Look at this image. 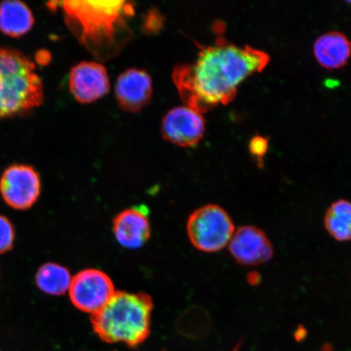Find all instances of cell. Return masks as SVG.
<instances>
[{
    "label": "cell",
    "instance_id": "7c38bea8",
    "mask_svg": "<svg viewBox=\"0 0 351 351\" xmlns=\"http://www.w3.org/2000/svg\"><path fill=\"white\" fill-rule=\"evenodd\" d=\"M115 91L117 102L123 110L130 112H138L150 103L152 78L141 69L126 70L118 77Z\"/></svg>",
    "mask_w": 351,
    "mask_h": 351
},
{
    "label": "cell",
    "instance_id": "ac0fdd59",
    "mask_svg": "<svg viewBox=\"0 0 351 351\" xmlns=\"http://www.w3.org/2000/svg\"><path fill=\"white\" fill-rule=\"evenodd\" d=\"M267 148H269V141L267 138L261 135H256L249 143V151L256 160L258 167L263 165V158L266 156Z\"/></svg>",
    "mask_w": 351,
    "mask_h": 351
},
{
    "label": "cell",
    "instance_id": "30bf717a",
    "mask_svg": "<svg viewBox=\"0 0 351 351\" xmlns=\"http://www.w3.org/2000/svg\"><path fill=\"white\" fill-rule=\"evenodd\" d=\"M69 88L79 103L90 104L104 97L110 89L107 70L97 62H82L70 72Z\"/></svg>",
    "mask_w": 351,
    "mask_h": 351
},
{
    "label": "cell",
    "instance_id": "ba28073f",
    "mask_svg": "<svg viewBox=\"0 0 351 351\" xmlns=\"http://www.w3.org/2000/svg\"><path fill=\"white\" fill-rule=\"evenodd\" d=\"M204 132L203 114L186 106L170 110L162 122L164 138L182 147L196 146L203 138Z\"/></svg>",
    "mask_w": 351,
    "mask_h": 351
},
{
    "label": "cell",
    "instance_id": "277c9868",
    "mask_svg": "<svg viewBox=\"0 0 351 351\" xmlns=\"http://www.w3.org/2000/svg\"><path fill=\"white\" fill-rule=\"evenodd\" d=\"M43 100V82L32 61L19 51L0 48V117L27 111Z\"/></svg>",
    "mask_w": 351,
    "mask_h": 351
},
{
    "label": "cell",
    "instance_id": "5b68a950",
    "mask_svg": "<svg viewBox=\"0 0 351 351\" xmlns=\"http://www.w3.org/2000/svg\"><path fill=\"white\" fill-rule=\"evenodd\" d=\"M187 234L200 252L214 253L229 245L235 228L229 213L217 204H208L193 213L188 219Z\"/></svg>",
    "mask_w": 351,
    "mask_h": 351
},
{
    "label": "cell",
    "instance_id": "d6986e66",
    "mask_svg": "<svg viewBox=\"0 0 351 351\" xmlns=\"http://www.w3.org/2000/svg\"><path fill=\"white\" fill-rule=\"evenodd\" d=\"M261 276L257 274H254L252 278H249L250 282H252V284L256 285L258 282H260Z\"/></svg>",
    "mask_w": 351,
    "mask_h": 351
},
{
    "label": "cell",
    "instance_id": "e0dca14e",
    "mask_svg": "<svg viewBox=\"0 0 351 351\" xmlns=\"http://www.w3.org/2000/svg\"><path fill=\"white\" fill-rule=\"evenodd\" d=\"M14 241L15 230L10 219L0 215V254L11 251Z\"/></svg>",
    "mask_w": 351,
    "mask_h": 351
},
{
    "label": "cell",
    "instance_id": "8992f818",
    "mask_svg": "<svg viewBox=\"0 0 351 351\" xmlns=\"http://www.w3.org/2000/svg\"><path fill=\"white\" fill-rule=\"evenodd\" d=\"M69 293L76 308L92 315L106 305L116 291L112 280L104 271L87 269L73 276Z\"/></svg>",
    "mask_w": 351,
    "mask_h": 351
},
{
    "label": "cell",
    "instance_id": "5bb4252c",
    "mask_svg": "<svg viewBox=\"0 0 351 351\" xmlns=\"http://www.w3.org/2000/svg\"><path fill=\"white\" fill-rule=\"evenodd\" d=\"M34 16L26 4L21 1L0 3V32L19 38L28 33L34 25Z\"/></svg>",
    "mask_w": 351,
    "mask_h": 351
},
{
    "label": "cell",
    "instance_id": "3957f363",
    "mask_svg": "<svg viewBox=\"0 0 351 351\" xmlns=\"http://www.w3.org/2000/svg\"><path fill=\"white\" fill-rule=\"evenodd\" d=\"M153 301L146 293L117 291L90 317L92 329L108 344L137 348L151 335Z\"/></svg>",
    "mask_w": 351,
    "mask_h": 351
},
{
    "label": "cell",
    "instance_id": "9a60e30c",
    "mask_svg": "<svg viewBox=\"0 0 351 351\" xmlns=\"http://www.w3.org/2000/svg\"><path fill=\"white\" fill-rule=\"evenodd\" d=\"M72 276L67 267L56 263H47L39 267L35 282L43 293L60 296L69 291Z\"/></svg>",
    "mask_w": 351,
    "mask_h": 351
},
{
    "label": "cell",
    "instance_id": "8fae6325",
    "mask_svg": "<svg viewBox=\"0 0 351 351\" xmlns=\"http://www.w3.org/2000/svg\"><path fill=\"white\" fill-rule=\"evenodd\" d=\"M148 214V209L142 205L117 215L113 219V234L121 247L134 250L147 243L152 232Z\"/></svg>",
    "mask_w": 351,
    "mask_h": 351
},
{
    "label": "cell",
    "instance_id": "7a4b0ae2",
    "mask_svg": "<svg viewBox=\"0 0 351 351\" xmlns=\"http://www.w3.org/2000/svg\"><path fill=\"white\" fill-rule=\"evenodd\" d=\"M59 4L73 33L95 58H112L130 40L129 21L134 12L131 3L72 0Z\"/></svg>",
    "mask_w": 351,
    "mask_h": 351
},
{
    "label": "cell",
    "instance_id": "9c48e42d",
    "mask_svg": "<svg viewBox=\"0 0 351 351\" xmlns=\"http://www.w3.org/2000/svg\"><path fill=\"white\" fill-rule=\"evenodd\" d=\"M232 256L243 266H257L271 260L273 245L265 232L256 226H243L234 232L229 243Z\"/></svg>",
    "mask_w": 351,
    "mask_h": 351
},
{
    "label": "cell",
    "instance_id": "52a82bcc",
    "mask_svg": "<svg viewBox=\"0 0 351 351\" xmlns=\"http://www.w3.org/2000/svg\"><path fill=\"white\" fill-rule=\"evenodd\" d=\"M0 194L6 204L16 210L32 208L41 194V180L32 166L12 165L0 178Z\"/></svg>",
    "mask_w": 351,
    "mask_h": 351
},
{
    "label": "cell",
    "instance_id": "2e32d148",
    "mask_svg": "<svg viewBox=\"0 0 351 351\" xmlns=\"http://www.w3.org/2000/svg\"><path fill=\"white\" fill-rule=\"evenodd\" d=\"M324 227L328 234L337 241L351 240V202H335L324 216Z\"/></svg>",
    "mask_w": 351,
    "mask_h": 351
},
{
    "label": "cell",
    "instance_id": "4fadbf2b",
    "mask_svg": "<svg viewBox=\"0 0 351 351\" xmlns=\"http://www.w3.org/2000/svg\"><path fill=\"white\" fill-rule=\"evenodd\" d=\"M313 50L315 60L323 68L339 69L351 57V42L343 34L328 32L317 38Z\"/></svg>",
    "mask_w": 351,
    "mask_h": 351
},
{
    "label": "cell",
    "instance_id": "6da1fadb",
    "mask_svg": "<svg viewBox=\"0 0 351 351\" xmlns=\"http://www.w3.org/2000/svg\"><path fill=\"white\" fill-rule=\"evenodd\" d=\"M266 52L219 38L201 48L195 63L176 67L173 81L186 106L202 114L231 102L239 86L269 63Z\"/></svg>",
    "mask_w": 351,
    "mask_h": 351
}]
</instances>
